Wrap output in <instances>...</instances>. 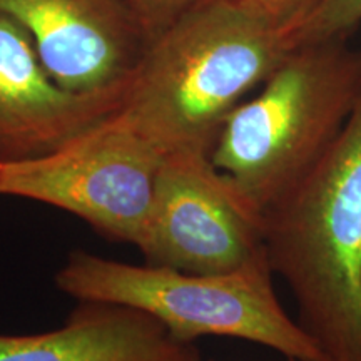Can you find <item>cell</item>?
<instances>
[{
    "label": "cell",
    "mask_w": 361,
    "mask_h": 361,
    "mask_svg": "<svg viewBox=\"0 0 361 361\" xmlns=\"http://www.w3.org/2000/svg\"><path fill=\"white\" fill-rule=\"evenodd\" d=\"M300 29L202 0L149 40L112 117L164 157L211 152L226 117L301 45Z\"/></svg>",
    "instance_id": "6da1fadb"
},
{
    "label": "cell",
    "mask_w": 361,
    "mask_h": 361,
    "mask_svg": "<svg viewBox=\"0 0 361 361\" xmlns=\"http://www.w3.org/2000/svg\"><path fill=\"white\" fill-rule=\"evenodd\" d=\"M266 255L328 361H361V97L338 139L264 216Z\"/></svg>",
    "instance_id": "7a4b0ae2"
},
{
    "label": "cell",
    "mask_w": 361,
    "mask_h": 361,
    "mask_svg": "<svg viewBox=\"0 0 361 361\" xmlns=\"http://www.w3.org/2000/svg\"><path fill=\"white\" fill-rule=\"evenodd\" d=\"M361 97V51L306 42L226 117L211 161L263 216L323 159Z\"/></svg>",
    "instance_id": "3957f363"
},
{
    "label": "cell",
    "mask_w": 361,
    "mask_h": 361,
    "mask_svg": "<svg viewBox=\"0 0 361 361\" xmlns=\"http://www.w3.org/2000/svg\"><path fill=\"white\" fill-rule=\"evenodd\" d=\"M273 274L269 261L229 273H188L75 250L57 271L56 284L79 301L147 313L184 343L228 336L268 346L288 360L328 361L318 343L279 303Z\"/></svg>",
    "instance_id": "277c9868"
},
{
    "label": "cell",
    "mask_w": 361,
    "mask_h": 361,
    "mask_svg": "<svg viewBox=\"0 0 361 361\" xmlns=\"http://www.w3.org/2000/svg\"><path fill=\"white\" fill-rule=\"evenodd\" d=\"M162 159L111 114L56 151L0 161V196L57 207L139 250Z\"/></svg>",
    "instance_id": "5b68a950"
},
{
    "label": "cell",
    "mask_w": 361,
    "mask_h": 361,
    "mask_svg": "<svg viewBox=\"0 0 361 361\" xmlns=\"http://www.w3.org/2000/svg\"><path fill=\"white\" fill-rule=\"evenodd\" d=\"M139 251L147 264L229 273L268 261L264 218L216 168L211 152H174L161 162Z\"/></svg>",
    "instance_id": "8992f818"
},
{
    "label": "cell",
    "mask_w": 361,
    "mask_h": 361,
    "mask_svg": "<svg viewBox=\"0 0 361 361\" xmlns=\"http://www.w3.org/2000/svg\"><path fill=\"white\" fill-rule=\"evenodd\" d=\"M45 69L75 94L124 96L147 40L126 0H0Z\"/></svg>",
    "instance_id": "52a82bcc"
},
{
    "label": "cell",
    "mask_w": 361,
    "mask_h": 361,
    "mask_svg": "<svg viewBox=\"0 0 361 361\" xmlns=\"http://www.w3.org/2000/svg\"><path fill=\"white\" fill-rule=\"evenodd\" d=\"M121 101L59 85L30 34L0 13V161L56 151L109 117Z\"/></svg>",
    "instance_id": "ba28073f"
},
{
    "label": "cell",
    "mask_w": 361,
    "mask_h": 361,
    "mask_svg": "<svg viewBox=\"0 0 361 361\" xmlns=\"http://www.w3.org/2000/svg\"><path fill=\"white\" fill-rule=\"evenodd\" d=\"M0 361H201L157 319L128 306L80 301L61 328L0 335Z\"/></svg>",
    "instance_id": "9c48e42d"
},
{
    "label": "cell",
    "mask_w": 361,
    "mask_h": 361,
    "mask_svg": "<svg viewBox=\"0 0 361 361\" xmlns=\"http://www.w3.org/2000/svg\"><path fill=\"white\" fill-rule=\"evenodd\" d=\"M360 24L361 0H323L301 24V44L346 39Z\"/></svg>",
    "instance_id": "30bf717a"
},
{
    "label": "cell",
    "mask_w": 361,
    "mask_h": 361,
    "mask_svg": "<svg viewBox=\"0 0 361 361\" xmlns=\"http://www.w3.org/2000/svg\"><path fill=\"white\" fill-rule=\"evenodd\" d=\"M149 42L202 0H126Z\"/></svg>",
    "instance_id": "8fae6325"
},
{
    "label": "cell",
    "mask_w": 361,
    "mask_h": 361,
    "mask_svg": "<svg viewBox=\"0 0 361 361\" xmlns=\"http://www.w3.org/2000/svg\"><path fill=\"white\" fill-rule=\"evenodd\" d=\"M281 24H303L323 0H231Z\"/></svg>",
    "instance_id": "7c38bea8"
},
{
    "label": "cell",
    "mask_w": 361,
    "mask_h": 361,
    "mask_svg": "<svg viewBox=\"0 0 361 361\" xmlns=\"http://www.w3.org/2000/svg\"><path fill=\"white\" fill-rule=\"evenodd\" d=\"M290 361H300V360H290Z\"/></svg>",
    "instance_id": "4fadbf2b"
}]
</instances>
